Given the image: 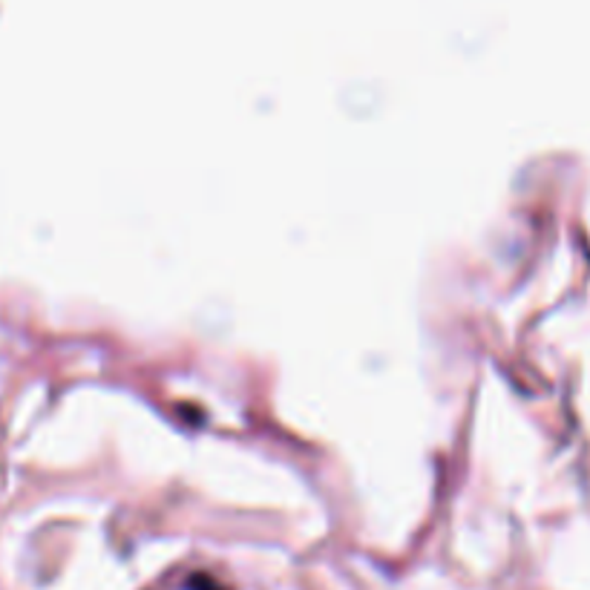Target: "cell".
<instances>
[{
	"instance_id": "6da1fadb",
	"label": "cell",
	"mask_w": 590,
	"mask_h": 590,
	"mask_svg": "<svg viewBox=\"0 0 590 590\" xmlns=\"http://www.w3.org/2000/svg\"><path fill=\"white\" fill-rule=\"evenodd\" d=\"M214 579H208V576H193L191 579V590H214Z\"/></svg>"
}]
</instances>
